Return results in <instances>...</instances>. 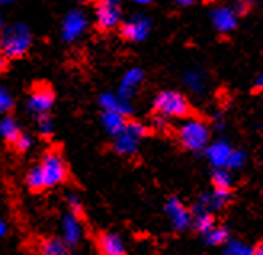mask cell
Returning a JSON list of instances; mask_svg holds the SVG:
<instances>
[{
	"mask_svg": "<svg viewBox=\"0 0 263 255\" xmlns=\"http://www.w3.org/2000/svg\"><path fill=\"white\" fill-rule=\"evenodd\" d=\"M68 166L64 162V157L57 150H50L44 153L28 172H26L24 183L31 191H45L51 188L61 186L68 180Z\"/></svg>",
	"mask_w": 263,
	"mask_h": 255,
	"instance_id": "6da1fadb",
	"label": "cell"
},
{
	"mask_svg": "<svg viewBox=\"0 0 263 255\" xmlns=\"http://www.w3.org/2000/svg\"><path fill=\"white\" fill-rule=\"evenodd\" d=\"M32 42H34L32 31L24 23H13L2 29L0 47H2V51L7 57V60L23 58L31 50Z\"/></svg>",
	"mask_w": 263,
	"mask_h": 255,
	"instance_id": "7a4b0ae2",
	"label": "cell"
},
{
	"mask_svg": "<svg viewBox=\"0 0 263 255\" xmlns=\"http://www.w3.org/2000/svg\"><path fill=\"white\" fill-rule=\"evenodd\" d=\"M156 116L165 120L168 119H186L191 113L188 100L175 90H164L157 93L153 101Z\"/></svg>",
	"mask_w": 263,
	"mask_h": 255,
	"instance_id": "3957f363",
	"label": "cell"
},
{
	"mask_svg": "<svg viewBox=\"0 0 263 255\" xmlns=\"http://www.w3.org/2000/svg\"><path fill=\"white\" fill-rule=\"evenodd\" d=\"M178 141L180 144L188 151H202L209 144V138H210V129L209 125L201 119H186L183 122L178 130Z\"/></svg>",
	"mask_w": 263,
	"mask_h": 255,
	"instance_id": "277c9868",
	"label": "cell"
},
{
	"mask_svg": "<svg viewBox=\"0 0 263 255\" xmlns=\"http://www.w3.org/2000/svg\"><path fill=\"white\" fill-rule=\"evenodd\" d=\"M149 135V127L140 120H128L122 133L112 138V150L119 156L137 154L141 140Z\"/></svg>",
	"mask_w": 263,
	"mask_h": 255,
	"instance_id": "5b68a950",
	"label": "cell"
},
{
	"mask_svg": "<svg viewBox=\"0 0 263 255\" xmlns=\"http://www.w3.org/2000/svg\"><path fill=\"white\" fill-rule=\"evenodd\" d=\"M93 16L98 29L112 31L122 24V4L119 0H97Z\"/></svg>",
	"mask_w": 263,
	"mask_h": 255,
	"instance_id": "8992f818",
	"label": "cell"
},
{
	"mask_svg": "<svg viewBox=\"0 0 263 255\" xmlns=\"http://www.w3.org/2000/svg\"><path fill=\"white\" fill-rule=\"evenodd\" d=\"M90 28L88 15L81 8H72L68 11L61 23V37L66 44H74L81 40Z\"/></svg>",
	"mask_w": 263,
	"mask_h": 255,
	"instance_id": "52a82bcc",
	"label": "cell"
},
{
	"mask_svg": "<svg viewBox=\"0 0 263 255\" xmlns=\"http://www.w3.org/2000/svg\"><path fill=\"white\" fill-rule=\"evenodd\" d=\"M55 104V92L48 85L41 84L32 88L29 93L28 101H26V110H28L34 117L50 114L51 108Z\"/></svg>",
	"mask_w": 263,
	"mask_h": 255,
	"instance_id": "ba28073f",
	"label": "cell"
},
{
	"mask_svg": "<svg viewBox=\"0 0 263 255\" xmlns=\"http://www.w3.org/2000/svg\"><path fill=\"white\" fill-rule=\"evenodd\" d=\"M85 234V226L81 215H76L72 212H66L61 217V239L69 249H76L82 243Z\"/></svg>",
	"mask_w": 263,
	"mask_h": 255,
	"instance_id": "9c48e42d",
	"label": "cell"
},
{
	"mask_svg": "<svg viewBox=\"0 0 263 255\" xmlns=\"http://www.w3.org/2000/svg\"><path fill=\"white\" fill-rule=\"evenodd\" d=\"M151 32V20L143 15H134L122 21L121 34L128 42H143Z\"/></svg>",
	"mask_w": 263,
	"mask_h": 255,
	"instance_id": "30bf717a",
	"label": "cell"
},
{
	"mask_svg": "<svg viewBox=\"0 0 263 255\" xmlns=\"http://www.w3.org/2000/svg\"><path fill=\"white\" fill-rule=\"evenodd\" d=\"M165 213L167 218L172 223V226L178 231L186 230L193 222V213L191 210L181 203L178 197H170L165 203Z\"/></svg>",
	"mask_w": 263,
	"mask_h": 255,
	"instance_id": "8fae6325",
	"label": "cell"
},
{
	"mask_svg": "<svg viewBox=\"0 0 263 255\" xmlns=\"http://www.w3.org/2000/svg\"><path fill=\"white\" fill-rule=\"evenodd\" d=\"M100 255H127V246L122 236L112 231H103L97 238Z\"/></svg>",
	"mask_w": 263,
	"mask_h": 255,
	"instance_id": "7c38bea8",
	"label": "cell"
},
{
	"mask_svg": "<svg viewBox=\"0 0 263 255\" xmlns=\"http://www.w3.org/2000/svg\"><path fill=\"white\" fill-rule=\"evenodd\" d=\"M143 79H144V72L140 68H130L121 77L119 88H117V95H121L122 98L130 101L135 97V93L138 92Z\"/></svg>",
	"mask_w": 263,
	"mask_h": 255,
	"instance_id": "4fadbf2b",
	"label": "cell"
},
{
	"mask_svg": "<svg viewBox=\"0 0 263 255\" xmlns=\"http://www.w3.org/2000/svg\"><path fill=\"white\" fill-rule=\"evenodd\" d=\"M98 103L101 106L103 111H108V113H117V114H122V116H130L134 113V108H132L130 101H127L125 98H122L121 95L112 92H104L100 95Z\"/></svg>",
	"mask_w": 263,
	"mask_h": 255,
	"instance_id": "5bb4252c",
	"label": "cell"
},
{
	"mask_svg": "<svg viewBox=\"0 0 263 255\" xmlns=\"http://www.w3.org/2000/svg\"><path fill=\"white\" fill-rule=\"evenodd\" d=\"M233 148L227 141H215L205 148V156L209 162L217 169H227Z\"/></svg>",
	"mask_w": 263,
	"mask_h": 255,
	"instance_id": "9a60e30c",
	"label": "cell"
},
{
	"mask_svg": "<svg viewBox=\"0 0 263 255\" xmlns=\"http://www.w3.org/2000/svg\"><path fill=\"white\" fill-rule=\"evenodd\" d=\"M212 23L218 32L227 34V32H231L236 26H238V15H236L234 10L228 7H220L214 10L212 13Z\"/></svg>",
	"mask_w": 263,
	"mask_h": 255,
	"instance_id": "2e32d148",
	"label": "cell"
},
{
	"mask_svg": "<svg viewBox=\"0 0 263 255\" xmlns=\"http://www.w3.org/2000/svg\"><path fill=\"white\" fill-rule=\"evenodd\" d=\"M100 120H101V125H103L104 132H106L108 135H111L112 138L119 135V133H122L128 122L125 116L117 114V113H108V111L101 113Z\"/></svg>",
	"mask_w": 263,
	"mask_h": 255,
	"instance_id": "e0dca14e",
	"label": "cell"
},
{
	"mask_svg": "<svg viewBox=\"0 0 263 255\" xmlns=\"http://www.w3.org/2000/svg\"><path fill=\"white\" fill-rule=\"evenodd\" d=\"M21 133V125L15 117L10 114L0 117V140H4L8 144H15Z\"/></svg>",
	"mask_w": 263,
	"mask_h": 255,
	"instance_id": "ac0fdd59",
	"label": "cell"
},
{
	"mask_svg": "<svg viewBox=\"0 0 263 255\" xmlns=\"http://www.w3.org/2000/svg\"><path fill=\"white\" fill-rule=\"evenodd\" d=\"M71 250L66 246L64 241L60 236H48L41 241L39 244V252L41 255H71Z\"/></svg>",
	"mask_w": 263,
	"mask_h": 255,
	"instance_id": "d6986e66",
	"label": "cell"
},
{
	"mask_svg": "<svg viewBox=\"0 0 263 255\" xmlns=\"http://www.w3.org/2000/svg\"><path fill=\"white\" fill-rule=\"evenodd\" d=\"M193 222L191 225L196 228L199 233H207L210 228L215 226V218H214V212H209V210H193Z\"/></svg>",
	"mask_w": 263,
	"mask_h": 255,
	"instance_id": "ffe728a7",
	"label": "cell"
},
{
	"mask_svg": "<svg viewBox=\"0 0 263 255\" xmlns=\"http://www.w3.org/2000/svg\"><path fill=\"white\" fill-rule=\"evenodd\" d=\"M204 239L209 246H225L230 241V231L225 226H214L207 233H204Z\"/></svg>",
	"mask_w": 263,
	"mask_h": 255,
	"instance_id": "44dd1931",
	"label": "cell"
},
{
	"mask_svg": "<svg viewBox=\"0 0 263 255\" xmlns=\"http://www.w3.org/2000/svg\"><path fill=\"white\" fill-rule=\"evenodd\" d=\"M185 84L191 92L201 93L205 88V76L201 71H190L185 74Z\"/></svg>",
	"mask_w": 263,
	"mask_h": 255,
	"instance_id": "7402d4cb",
	"label": "cell"
},
{
	"mask_svg": "<svg viewBox=\"0 0 263 255\" xmlns=\"http://www.w3.org/2000/svg\"><path fill=\"white\" fill-rule=\"evenodd\" d=\"M212 183L215 186V190H230L233 186V178L231 173L227 169H215L212 173Z\"/></svg>",
	"mask_w": 263,
	"mask_h": 255,
	"instance_id": "603a6c76",
	"label": "cell"
},
{
	"mask_svg": "<svg viewBox=\"0 0 263 255\" xmlns=\"http://www.w3.org/2000/svg\"><path fill=\"white\" fill-rule=\"evenodd\" d=\"M35 129L39 132V135L42 137H51L55 132V120L51 119L50 114H44L35 117Z\"/></svg>",
	"mask_w": 263,
	"mask_h": 255,
	"instance_id": "cb8c5ba5",
	"label": "cell"
},
{
	"mask_svg": "<svg viewBox=\"0 0 263 255\" xmlns=\"http://www.w3.org/2000/svg\"><path fill=\"white\" fill-rule=\"evenodd\" d=\"M66 206H68V212H72L76 215H82L84 212V201L77 191H68L64 194Z\"/></svg>",
	"mask_w": 263,
	"mask_h": 255,
	"instance_id": "d4e9b609",
	"label": "cell"
},
{
	"mask_svg": "<svg viewBox=\"0 0 263 255\" xmlns=\"http://www.w3.org/2000/svg\"><path fill=\"white\" fill-rule=\"evenodd\" d=\"M15 108V98L5 85H0V117L8 116Z\"/></svg>",
	"mask_w": 263,
	"mask_h": 255,
	"instance_id": "484cf974",
	"label": "cell"
},
{
	"mask_svg": "<svg viewBox=\"0 0 263 255\" xmlns=\"http://www.w3.org/2000/svg\"><path fill=\"white\" fill-rule=\"evenodd\" d=\"M223 255H252V249L242 241H228L223 249Z\"/></svg>",
	"mask_w": 263,
	"mask_h": 255,
	"instance_id": "4316f807",
	"label": "cell"
},
{
	"mask_svg": "<svg viewBox=\"0 0 263 255\" xmlns=\"http://www.w3.org/2000/svg\"><path fill=\"white\" fill-rule=\"evenodd\" d=\"M34 144H35V140H34V137L31 135V133H24L23 132L13 146H15V150L18 153H29L34 148Z\"/></svg>",
	"mask_w": 263,
	"mask_h": 255,
	"instance_id": "83f0119b",
	"label": "cell"
},
{
	"mask_svg": "<svg viewBox=\"0 0 263 255\" xmlns=\"http://www.w3.org/2000/svg\"><path fill=\"white\" fill-rule=\"evenodd\" d=\"M244 162H246V154L239 150H233L230 160H228V167L233 170H238L244 166Z\"/></svg>",
	"mask_w": 263,
	"mask_h": 255,
	"instance_id": "f1b7e54d",
	"label": "cell"
},
{
	"mask_svg": "<svg viewBox=\"0 0 263 255\" xmlns=\"http://www.w3.org/2000/svg\"><path fill=\"white\" fill-rule=\"evenodd\" d=\"M7 234H8V223L2 215H0V239H4Z\"/></svg>",
	"mask_w": 263,
	"mask_h": 255,
	"instance_id": "f546056e",
	"label": "cell"
},
{
	"mask_svg": "<svg viewBox=\"0 0 263 255\" xmlns=\"http://www.w3.org/2000/svg\"><path fill=\"white\" fill-rule=\"evenodd\" d=\"M7 68V57L4 55V51H2V47H0V74H2Z\"/></svg>",
	"mask_w": 263,
	"mask_h": 255,
	"instance_id": "4dcf8cb0",
	"label": "cell"
},
{
	"mask_svg": "<svg viewBox=\"0 0 263 255\" xmlns=\"http://www.w3.org/2000/svg\"><path fill=\"white\" fill-rule=\"evenodd\" d=\"M252 255H263V241H260L258 246L252 249Z\"/></svg>",
	"mask_w": 263,
	"mask_h": 255,
	"instance_id": "1f68e13d",
	"label": "cell"
},
{
	"mask_svg": "<svg viewBox=\"0 0 263 255\" xmlns=\"http://www.w3.org/2000/svg\"><path fill=\"white\" fill-rule=\"evenodd\" d=\"M247 7H249V4L246 2V0H241V2H238V7H236V10H238V11H246L247 10Z\"/></svg>",
	"mask_w": 263,
	"mask_h": 255,
	"instance_id": "d6a6232c",
	"label": "cell"
},
{
	"mask_svg": "<svg viewBox=\"0 0 263 255\" xmlns=\"http://www.w3.org/2000/svg\"><path fill=\"white\" fill-rule=\"evenodd\" d=\"M255 87H257V88H263V71L260 72V76H258L257 80H255Z\"/></svg>",
	"mask_w": 263,
	"mask_h": 255,
	"instance_id": "836d02e7",
	"label": "cell"
},
{
	"mask_svg": "<svg viewBox=\"0 0 263 255\" xmlns=\"http://www.w3.org/2000/svg\"><path fill=\"white\" fill-rule=\"evenodd\" d=\"M177 4L181 5V7H188V5L194 4V0H177Z\"/></svg>",
	"mask_w": 263,
	"mask_h": 255,
	"instance_id": "e575fe53",
	"label": "cell"
},
{
	"mask_svg": "<svg viewBox=\"0 0 263 255\" xmlns=\"http://www.w3.org/2000/svg\"><path fill=\"white\" fill-rule=\"evenodd\" d=\"M134 4H137V5H149L153 0H132Z\"/></svg>",
	"mask_w": 263,
	"mask_h": 255,
	"instance_id": "d590c367",
	"label": "cell"
},
{
	"mask_svg": "<svg viewBox=\"0 0 263 255\" xmlns=\"http://www.w3.org/2000/svg\"><path fill=\"white\" fill-rule=\"evenodd\" d=\"M16 2H21V0H0V5H11Z\"/></svg>",
	"mask_w": 263,
	"mask_h": 255,
	"instance_id": "8d00e7d4",
	"label": "cell"
},
{
	"mask_svg": "<svg viewBox=\"0 0 263 255\" xmlns=\"http://www.w3.org/2000/svg\"><path fill=\"white\" fill-rule=\"evenodd\" d=\"M5 28V16H4V13L0 11V31H2Z\"/></svg>",
	"mask_w": 263,
	"mask_h": 255,
	"instance_id": "74e56055",
	"label": "cell"
},
{
	"mask_svg": "<svg viewBox=\"0 0 263 255\" xmlns=\"http://www.w3.org/2000/svg\"><path fill=\"white\" fill-rule=\"evenodd\" d=\"M74 2H79V4H87V2H90V0H74Z\"/></svg>",
	"mask_w": 263,
	"mask_h": 255,
	"instance_id": "f35d334b",
	"label": "cell"
},
{
	"mask_svg": "<svg viewBox=\"0 0 263 255\" xmlns=\"http://www.w3.org/2000/svg\"><path fill=\"white\" fill-rule=\"evenodd\" d=\"M204 2H212V0H204Z\"/></svg>",
	"mask_w": 263,
	"mask_h": 255,
	"instance_id": "ab89813d",
	"label": "cell"
}]
</instances>
